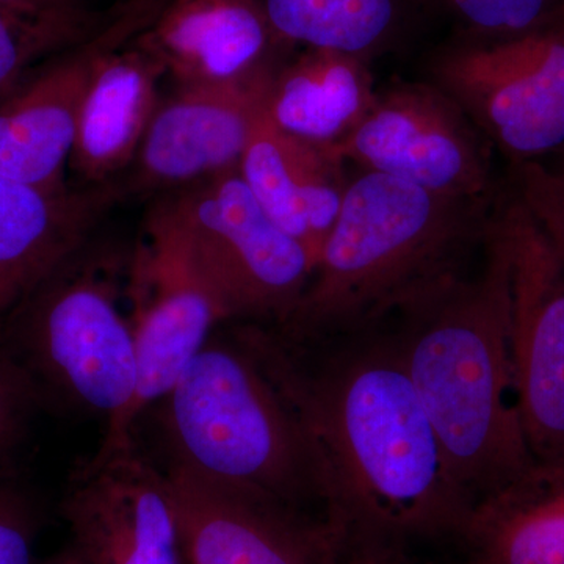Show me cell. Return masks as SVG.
I'll list each match as a JSON object with an SVG mask.
<instances>
[{
	"label": "cell",
	"mask_w": 564,
	"mask_h": 564,
	"mask_svg": "<svg viewBox=\"0 0 564 564\" xmlns=\"http://www.w3.org/2000/svg\"><path fill=\"white\" fill-rule=\"evenodd\" d=\"M234 333L303 426L326 514L350 551L462 536L474 505L452 477L392 328L295 337L251 322Z\"/></svg>",
	"instance_id": "6da1fadb"
},
{
	"label": "cell",
	"mask_w": 564,
	"mask_h": 564,
	"mask_svg": "<svg viewBox=\"0 0 564 564\" xmlns=\"http://www.w3.org/2000/svg\"><path fill=\"white\" fill-rule=\"evenodd\" d=\"M503 191L458 198L358 170L306 291L274 326L295 337L364 332L448 291L484 254Z\"/></svg>",
	"instance_id": "7a4b0ae2"
},
{
	"label": "cell",
	"mask_w": 564,
	"mask_h": 564,
	"mask_svg": "<svg viewBox=\"0 0 564 564\" xmlns=\"http://www.w3.org/2000/svg\"><path fill=\"white\" fill-rule=\"evenodd\" d=\"M392 332L452 477L474 507L532 466L516 399L499 206L477 269L397 318Z\"/></svg>",
	"instance_id": "3957f363"
},
{
	"label": "cell",
	"mask_w": 564,
	"mask_h": 564,
	"mask_svg": "<svg viewBox=\"0 0 564 564\" xmlns=\"http://www.w3.org/2000/svg\"><path fill=\"white\" fill-rule=\"evenodd\" d=\"M162 402L173 464L328 516L313 445L236 333L212 334Z\"/></svg>",
	"instance_id": "277c9868"
},
{
	"label": "cell",
	"mask_w": 564,
	"mask_h": 564,
	"mask_svg": "<svg viewBox=\"0 0 564 564\" xmlns=\"http://www.w3.org/2000/svg\"><path fill=\"white\" fill-rule=\"evenodd\" d=\"M82 248L0 321V344L54 402L120 423L137 386L135 344L121 311L117 261Z\"/></svg>",
	"instance_id": "5b68a950"
},
{
	"label": "cell",
	"mask_w": 564,
	"mask_h": 564,
	"mask_svg": "<svg viewBox=\"0 0 564 564\" xmlns=\"http://www.w3.org/2000/svg\"><path fill=\"white\" fill-rule=\"evenodd\" d=\"M154 210L191 252L229 321L280 325L295 310L314 263L263 212L239 170L187 185Z\"/></svg>",
	"instance_id": "8992f818"
},
{
	"label": "cell",
	"mask_w": 564,
	"mask_h": 564,
	"mask_svg": "<svg viewBox=\"0 0 564 564\" xmlns=\"http://www.w3.org/2000/svg\"><path fill=\"white\" fill-rule=\"evenodd\" d=\"M430 82L510 166L564 151V17L511 39L455 36L430 62Z\"/></svg>",
	"instance_id": "52a82bcc"
},
{
	"label": "cell",
	"mask_w": 564,
	"mask_h": 564,
	"mask_svg": "<svg viewBox=\"0 0 564 564\" xmlns=\"http://www.w3.org/2000/svg\"><path fill=\"white\" fill-rule=\"evenodd\" d=\"M128 276L124 293L131 303L135 393L120 423L104 434L99 454L133 443L137 419L173 391L215 328L229 322L210 282L158 210L151 212Z\"/></svg>",
	"instance_id": "ba28073f"
},
{
	"label": "cell",
	"mask_w": 564,
	"mask_h": 564,
	"mask_svg": "<svg viewBox=\"0 0 564 564\" xmlns=\"http://www.w3.org/2000/svg\"><path fill=\"white\" fill-rule=\"evenodd\" d=\"M359 172L410 182L458 198H494V148L477 126L432 82H399L377 101L348 139L334 148Z\"/></svg>",
	"instance_id": "9c48e42d"
},
{
	"label": "cell",
	"mask_w": 564,
	"mask_h": 564,
	"mask_svg": "<svg viewBox=\"0 0 564 564\" xmlns=\"http://www.w3.org/2000/svg\"><path fill=\"white\" fill-rule=\"evenodd\" d=\"M499 220L510 251L519 417L534 462H564V262L508 182Z\"/></svg>",
	"instance_id": "30bf717a"
},
{
	"label": "cell",
	"mask_w": 564,
	"mask_h": 564,
	"mask_svg": "<svg viewBox=\"0 0 564 564\" xmlns=\"http://www.w3.org/2000/svg\"><path fill=\"white\" fill-rule=\"evenodd\" d=\"M188 564H343L348 544L326 516L180 464L166 470Z\"/></svg>",
	"instance_id": "8fae6325"
},
{
	"label": "cell",
	"mask_w": 564,
	"mask_h": 564,
	"mask_svg": "<svg viewBox=\"0 0 564 564\" xmlns=\"http://www.w3.org/2000/svg\"><path fill=\"white\" fill-rule=\"evenodd\" d=\"M170 0H121L87 39L52 57L0 99V174L46 192L66 191L65 166L85 93L99 63L131 43Z\"/></svg>",
	"instance_id": "7c38bea8"
},
{
	"label": "cell",
	"mask_w": 564,
	"mask_h": 564,
	"mask_svg": "<svg viewBox=\"0 0 564 564\" xmlns=\"http://www.w3.org/2000/svg\"><path fill=\"white\" fill-rule=\"evenodd\" d=\"M87 564H184L169 478L126 445L70 477L62 503Z\"/></svg>",
	"instance_id": "4fadbf2b"
},
{
	"label": "cell",
	"mask_w": 564,
	"mask_h": 564,
	"mask_svg": "<svg viewBox=\"0 0 564 564\" xmlns=\"http://www.w3.org/2000/svg\"><path fill=\"white\" fill-rule=\"evenodd\" d=\"M281 63L240 79L182 85L159 104L135 159L141 184L192 185L237 169L265 115Z\"/></svg>",
	"instance_id": "5bb4252c"
},
{
	"label": "cell",
	"mask_w": 564,
	"mask_h": 564,
	"mask_svg": "<svg viewBox=\"0 0 564 564\" xmlns=\"http://www.w3.org/2000/svg\"><path fill=\"white\" fill-rule=\"evenodd\" d=\"M133 41L181 87L240 79L295 50L274 31L262 0H170Z\"/></svg>",
	"instance_id": "9a60e30c"
},
{
	"label": "cell",
	"mask_w": 564,
	"mask_h": 564,
	"mask_svg": "<svg viewBox=\"0 0 564 564\" xmlns=\"http://www.w3.org/2000/svg\"><path fill=\"white\" fill-rule=\"evenodd\" d=\"M332 147L281 131L263 115L240 159V176L274 225L317 265L352 174Z\"/></svg>",
	"instance_id": "2e32d148"
},
{
	"label": "cell",
	"mask_w": 564,
	"mask_h": 564,
	"mask_svg": "<svg viewBox=\"0 0 564 564\" xmlns=\"http://www.w3.org/2000/svg\"><path fill=\"white\" fill-rule=\"evenodd\" d=\"M111 187L46 192L0 174V321L85 248Z\"/></svg>",
	"instance_id": "e0dca14e"
},
{
	"label": "cell",
	"mask_w": 564,
	"mask_h": 564,
	"mask_svg": "<svg viewBox=\"0 0 564 564\" xmlns=\"http://www.w3.org/2000/svg\"><path fill=\"white\" fill-rule=\"evenodd\" d=\"M166 70L135 41L107 55L82 101L70 165L93 185L135 161L159 104Z\"/></svg>",
	"instance_id": "ac0fdd59"
},
{
	"label": "cell",
	"mask_w": 564,
	"mask_h": 564,
	"mask_svg": "<svg viewBox=\"0 0 564 564\" xmlns=\"http://www.w3.org/2000/svg\"><path fill=\"white\" fill-rule=\"evenodd\" d=\"M369 61L302 47L274 74L265 115L281 131L322 147H339L377 101Z\"/></svg>",
	"instance_id": "d6986e66"
},
{
	"label": "cell",
	"mask_w": 564,
	"mask_h": 564,
	"mask_svg": "<svg viewBox=\"0 0 564 564\" xmlns=\"http://www.w3.org/2000/svg\"><path fill=\"white\" fill-rule=\"evenodd\" d=\"M462 536L475 564H564V462H534L485 497Z\"/></svg>",
	"instance_id": "ffe728a7"
},
{
	"label": "cell",
	"mask_w": 564,
	"mask_h": 564,
	"mask_svg": "<svg viewBox=\"0 0 564 564\" xmlns=\"http://www.w3.org/2000/svg\"><path fill=\"white\" fill-rule=\"evenodd\" d=\"M274 31L293 47L370 58L391 50L419 13L421 0H262Z\"/></svg>",
	"instance_id": "44dd1931"
},
{
	"label": "cell",
	"mask_w": 564,
	"mask_h": 564,
	"mask_svg": "<svg viewBox=\"0 0 564 564\" xmlns=\"http://www.w3.org/2000/svg\"><path fill=\"white\" fill-rule=\"evenodd\" d=\"M113 10L115 6L109 11L77 7L46 17H25L0 7V99L24 80L36 62L87 39Z\"/></svg>",
	"instance_id": "7402d4cb"
},
{
	"label": "cell",
	"mask_w": 564,
	"mask_h": 564,
	"mask_svg": "<svg viewBox=\"0 0 564 564\" xmlns=\"http://www.w3.org/2000/svg\"><path fill=\"white\" fill-rule=\"evenodd\" d=\"M443 14L459 39L502 40L524 35L564 17V0H421Z\"/></svg>",
	"instance_id": "603a6c76"
},
{
	"label": "cell",
	"mask_w": 564,
	"mask_h": 564,
	"mask_svg": "<svg viewBox=\"0 0 564 564\" xmlns=\"http://www.w3.org/2000/svg\"><path fill=\"white\" fill-rule=\"evenodd\" d=\"M508 184L564 262V151L545 161L510 166Z\"/></svg>",
	"instance_id": "cb8c5ba5"
},
{
	"label": "cell",
	"mask_w": 564,
	"mask_h": 564,
	"mask_svg": "<svg viewBox=\"0 0 564 564\" xmlns=\"http://www.w3.org/2000/svg\"><path fill=\"white\" fill-rule=\"evenodd\" d=\"M41 404L29 375L0 344V467L9 466Z\"/></svg>",
	"instance_id": "d4e9b609"
},
{
	"label": "cell",
	"mask_w": 564,
	"mask_h": 564,
	"mask_svg": "<svg viewBox=\"0 0 564 564\" xmlns=\"http://www.w3.org/2000/svg\"><path fill=\"white\" fill-rule=\"evenodd\" d=\"M35 503L10 466L0 467V564H33Z\"/></svg>",
	"instance_id": "484cf974"
},
{
	"label": "cell",
	"mask_w": 564,
	"mask_h": 564,
	"mask_svg": "<svg viewBox=\"0 0 564 564\" xmlns=\"http://www.w3.org/2000/svg\"><path fill=\"white\" fill-rule=\"evenodd\" d=\"M0 7L25 17H46L77 9L76 0H0Z\"/></svg>",
	"instance_id": "4316f807"
},
{
	"label": "cell",
	"mask_w": 564,
	"mask_h": 564,
	"mask_svg": "<svg viewBox=\"0 0 564 564\" xmlns=\"http://www.w3.org/2000/svg\"><path fill=\"white\" fill-rule=\"evenodd\" d=\"M343 564H402L392 552L348 551Z\"/></svg>",
	"instance_id": "83f0119b"
},
{
	"label": "cell",
	"mask_w": 564,
	"mask_h": 564,
	"mask_svg": "<svg viewBox=\"0 0 564 564\" xmlns=\"http://www.w3.org/2000/svg\"><path fill=\"white\" fill-rule=\"evenodd\" d=\"M47 564H87V562L82 558V555L79 552H77V549L74 547V545H70L69 549L63 551L62 554H58L55 556V558H52Z\"/></svg>",
	"instance_id": "f1b7e54d"
}]
</instances>
